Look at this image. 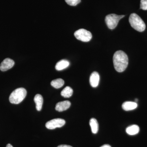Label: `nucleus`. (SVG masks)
I'll list each match as a JSON object with an SVG mask.
<instances>
[{
  "mask_svg": "<svg viewBox=\"0 0 147 147\" xmlns=\"http://www.w3.org/2000/svg\"><path fill=\"white\" fill-rule=\"evenodd\" d=\"M64 81L62 79H57L53 80L51 82V85L52 86L56 89H59L61 88L64 84Z\"/></svg>",
  "mask_w": 147,
  "mask_h": 147,
  "instance_id": "16",
  "label": "nucleus"
},
{
  "mask_svg": "<svg viewBox=\"0 0 147 147\" xmlns=\"http://www.w3.org/2000/svg\"><path fill=\"white\" fill-rule=\"evenodd\" d=\"M138 100L137 99H135V101H136V102H137V101H138Z\"/></svg>",
  "mask_w": 147,
  "mask_h": 147,
  "instance_id": "22",
  "label": "nucleus"
},
{
  "mask_svg": "<svg viewBox=\"0 0 147 147\" xmlns=\"http://www.w3.org/2000/svg\"><path fill=\"white\" fill-rule=\"evenodd\" d=\"M74 35L76 39L83 42H88L92 38L91 33L84 29H80L74 32Z\"/></svg>",
  "mask_w": 147,
  "mask_h": 147,
  "instance_id": "5",
  "label": "nucleus"
},
{
  "mask_svg": "<svg viewBox=\"0 0 147 147\" xmlns=\"http://www.w3.org/2000/svg\"><path fill=\"white\" fill-rule=\"evenodd\" d=\"M124 16V15H118L114 13L108 14L105 17V23L109 29L113 30L117 26L119 21Z\"/></svg>",
  "mask_w": 147,
  "mask_h": 147,
  "instance_id": "4",
  "label": "nucleus"
},
{
  "mask_svg": "<svg viewBox=\"0 0 147 147\" xmlns=\"http://www.w3.org/2000/svg\"><path fill=\"white\" fill-rule=\"evenodd\" d=\"M138 105L137 102L131 101H126L122 105V108L125 111H128L134 110L137 108Z\"/></svg>",
  "mask_w": 147,
  "mask_h": 147,
  "instance_id": "10",
  "label": "nucleus"
},
{
  "mask_svg": "<svg viewBox=\"0 0 147 147\" xmlns=\"http://www.w3.org/2000/svg\"><path fill=\"white\" fill-rule=\"evenodd\" d=\"M73 92V90L71 88L67 86L61 92V95L64 98H69L72 96Z\"/></svg>",
  "mask_w": 147,
  "mask_h": 147,
  "instance_id": "15",
  "label": "nucleus"
},
{
  "mask_svg": "<svg viewBox=\"0 0 147 147\" xmlns=\"http://www.w3.org/2000/svg\"><path fill=\"white\" fill-rule=\"evenodd\" d=\"M100 80V76L96 71H94L91 74L90 78V83L93 88H96L98 86Z\"/></svg>",
  "mask_w": 147,
  "mask_h": 147,
  "instance_id": "8",
  "label": "nucleus"
},
{
  "mask_svg": "<svg viewBox=\"0 0 147 147\" xmlns=\"http://www.w3.org/2000/svg\"><path fill=\"white\" fill-rule=\"evenodd\" d=\"M140 9L143 10H147V1L146 0H141Z\"/></svg>",
  "mask_w": 147,
  "mask_h": 147,
  "instance_id": "18",
  "label": "nucleus"
},
{
  "mask_svg": "<svg viewBox=\"0 0 147 147\" xmlns=\"http://www.w3.org/2000/svg\"><path fill=\"white\" fill-rule=\"evenodd\" d=\"M113 60L114 67L118 72L124 71L128 65V57L126 53L121 50L115 52L113 56Z\"/></svg>",
  "mask_w": 147,
  "mask_h": 147,
  "instance_id": "1",
  "label": "nucleus"
},
{
  "mask_svg": "<svg viewBox=\"0 0 147 147\" xmlns=\"http://www.w3.org/2000/svg\"><path fill=\"white\" fill-rule=\"evenodd\" d=\"M65 123V121L63 119L57 118L51 120L46 123L45 126L47 129H53L57 127L63 126Z\"/></svg>",
  "mask_w": 147,
  "mask_h": 147,
  "instance_id": "6",
  "label": "nucleus"
},
{
  "mask_svg": "<svg viewBox=\"0 0 147 147\" xmlns=\"http://www.w3.org/2000/svg\"><path fill=\"white\" fill-rule=\"evenodd\" d=\"M14 62L13 60L6 58L2 62L0 65V70L3 71H7L12 68L14 65Z\"/></svg>",
  "mask_w": 147,
  "mask_h": 147,
  "instance_id": "7",
  "label": "nucleus"
},
{
  "mask_svg": "<svg viewBox=\"0 0 147 147\" xmlns=\"http://www.w3.org/2000/svg\"><path fill=\"white\" fill-rule=\"evenodd\" d=\"M69 65V62L68 61L65 59L61 60L56 64L55 68L57 70L60 71L66 68Z\"/></svg>",
  "mask_w": 147,
  "mask_h": 147,
  "instance_id": "11",
  "label": "nucleus"
},
{
  "mask_svg": "<svg viewBox=\"0 0 147 147\" xmlns=\"http://www.w3.org/2000/svg\"><path fill=\"white\" fill-rule=\"evenodd\" d=\"M129 24L132 28L139 32H142L146 29V24L141 17L135 13H132L129 18Z\"/></svg>",
  "mask_w": 147,
  "mask_h": 147,
  "instance_id": "2",
  "label": "nucleus"
},
{
  "mask_svg": "<svg viewBox=\"0 0 147 147\" xmlns=\"http://www.w3.org/2000/svg\"><path fill=\"white\" fill-rule=\"evenodd\" d=\"M57 147H72L71 146H69L67 145H61L58 146Z\"/></svg>",
  "mask_w": 147,
  "mask_h": 147,
  "instance_id": "19",
  "label": "nucleus"
},
{
  "mask_svg": "<svg viewBox=\"0 0 147 147\" xmlns=\"http://www.w3.org/2000/svg\"><path fill=\"white\" fill-rule=\"evenodd\" d=\"M27 91L23 88H18L11 94L9 100L12 104H18L22 102L26 96Z\"/></svg>",
  "mask_w": 147,
  "mask_h": 147,
  "instance_id": "3",
  "label": "nucleus"
},
{
  "mask_svg": "<svg viewBox=\"0 0 147 147\" xmlns=\"http://www.w3.org/2000/svg\"><path fill=\"white\" fill-rule=\"evenodd\" d=\"M71 105V102L68 100L61 101L56 104L55 109L59 112H63L67 110Z\"/></svg>",
  "mask_w": 147,
  "mask_h": 147,
  "instance_id": "9",
  "label": "nucleus"
},
{
  "mask_svg": "<svg viewBox=\"0 0 147 147\" xmlns=\"http://www.w3.org/2000/svg\"><path fill=\"white\" fill-rule=\"evenodd\" d=\"M100 147H111V146L110 145L108 144H105L103 145V146H102Z\"/></svg>",
  "mask_w": 147,
  "mask_h": 147,
  "instance_id": "20",
  "label": "nucleus"
},
{
  "mask_svg": "<svg viewBox=\"0 0 147 147\" xmlns=\"http://www.w3.org/2000/svg\"><path fill=\"white\" fill-rule=\"evenodd\" d=\"M34 101L36 105V109L38 111H40L41 110L43 104V98L42 96L40 94L36 95L34 98Z\"/></svg>",
  "mask_w": 147,
  "mask_h": 147,
  "instance_id": "12",
  "label": "nucleus"
},
{
  "mask_svg": "<svg viewBox=\"0 0 147 147\" xmlns=\"http://www.w3.org/2000/svg\"><path fill=\"white\" fill-rule=\"evenodd\" d=\"M139 127L136 125H133L128 127L126 129L127 133L130 135H136L139 133Z\"/></svg>",
  "mask_w": 147,
  "mask_h": 147,
  "instance_id": "13",
  "label": "nucleus"
},
{
  "mask_svg": "<svg viewBox=\"0 0 147 147\" xmlns=\"http://www.w3.org/2000/svg\"><path fill=\"white\" fill-rule=\"evenodd\" d=\"M90 125L92 132L93 134H96L98 130V124L97 120L95 119L92 118L90 121Z\"/></svg>",
  "mask_w": 147,
  "mask_h": 147,
  "instance_id": "14",
  "label": "nucleus"
},
{
  "mask_svg": "<svg viewBox=\"0 0 147 147\" xmlns=\"http://www.w3.org/2000/svg\"><path fill=\"white\" fill-rule=\"evenodd\" d=\"M66 3L70 6H76L81 2V0H65Z\"/></svg>",
  "mask_w": 147,
  "mask_h": 147,
  "instance_id": "17",
  "label": "nucleus"
},
{
  "mask_svg": "<svg viewBox=\"0 0 147 147\" xmlns=\"http://www.w3.org/2000/svg\"><path fill=\"white\" fill-rule=\"evenodd\" d=\"M6 147H13L12 146H11V145L10 144H8L7 145Z\"/></svg>",
  "mask_w": 147,
  "mask_h": 147,
  "instance_id": "21",
  "label": "nucleus"
}]
</instances>
